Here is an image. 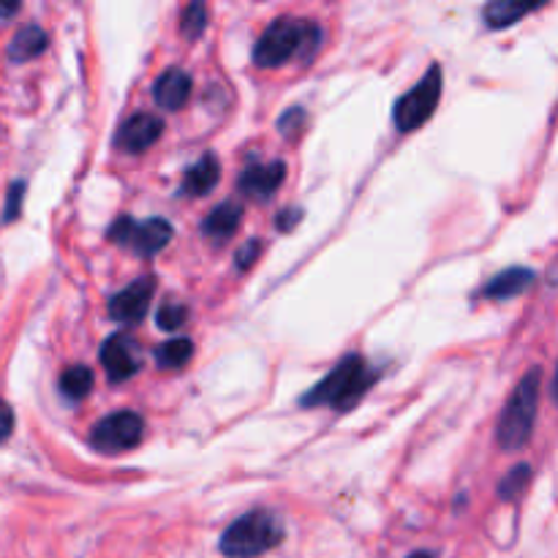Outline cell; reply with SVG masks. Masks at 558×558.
<instances>
[{
	"label": "cell",
	"instance_id": "cell-1",
	"mask_svg": "<svg viewBox=\"0 0 558 558\" xmlns=\"http://www.w3.org/2000/svg\"><path fill=\"white\" fill-rule=\"evenodd\" d=\"M322 41V31L314 22L294 20V16H278L267 25V31L262 33L259 41L254 47V63L259 69H276L283 65L287 60H292L294 54H303L311 58L316 47Z\"/></svg>",
	"mask_w": 558,
	"mask_h": 558
},
{
	"label": "cell",
	"instance_id": "cell-2",
	"mask_svg": "<svg viewBox=\"0 0 558 558\" xmlns=\"http://www.w3.org/2000/svg\"><path fill=\"white\" fill-rule=\"evenodd\" d=\"M374 379L376 374H371L365 360L360 357V354H349V357H343L319 385L311 387V390L305 392L303 407H332L338 409V412H347V409H352L354 403L368 392Z\"/></svg>",
	"mask_w": 558,
	"mask_h": 558
},
{
	"label": "cell",
	"instance_id": "cell-3",
	"mask_svg": "<svg viewBox=\"0 0 558 558\" xmlns=\"http://www.w3.org/2000/svg\"><path fill=\"white\" fill-rule=\"evenodd\" d=\"M539 385H543V374H539V368H532L512 390L510 401H507L505 412L499 417V425H496V441H499L501 450L515 452L532 439L539 409Z\"/></svg>",
	"mask_w": 558,
	"mask_h": 558
},
{
	"label": "cell",
	"instance_id": "cell-4",
	"mask_svg": "<svg viewBox=\"0 0 558 558\" xmlns=\"http://www.w3.org/2000/svg\"><path fill=\"white\" fill-rule=\"evenodd\" d=\"M283 537H287V529H283V521L276 512H245L221 534V554L227 558L265 556L276 545H281Z\"/></svg>",
	"mask_w": 558,
	"mask_h": 558
},
{
	"label": "cell",
	"instance_id": "cell-5",
	"mask_svg": "<svg viewBox=\"0 0 558 558\" xmlns=\"http://www.w3.org/2000/svg\"><path fill=\"white\" fill-rule=\"evenodd\" d=\"M441 85H445V74H441L439 65H430L428 74L407 93V96L398 98L396 104V129L409 134V131H417L434 118L436 107H439V98H441Z\"/></svg>",
	"mask_w": 558,
	"mask_h": 558
},
{
	"label": "cell",
	"instance_id": "cell-6",
	"mask_svg": "<svg viewBox=\"0 0 558 558\" xmlns=\"http://www.w3.org/2000/svg\"><path fill=\"white\" fill-rule=\"evenodd\" d=\"M109 240L120 248H131L140 256H156L158 251L167 248L172 240V227L163 218H147V221H136L131 216H120L118 221L109 227Z\"/></svg>",
	"mask_w": 558,
	"mask_h": 558
},
{
	"label": "cell",
	"instance_id": "cell-7",
	"mask_svg": "<svg viewBox=\"0 0 558 558\" xmlns=\"http://www.w3.org/2000/svg\"><path fill=\"white\" fill-rule=\"evenodd\" d=\"M145 434V420L136 412H114L109 417L98 420L90 430V447L98 452H114L134 450Z\"/></svg>",
	"mask_w": 558,
	"mask_h": 558
},
{
	"label": "cell",
	"instance_id": "cell-8",
	"mask_svg": "<svg viewBox=\"0 0 558 558\" xmlns=\"http://www.w3.org/2000/svg\"><path fill=\"white\" fill-rule=\"evenodd\" d=\"M140 343L129 332H114L101 347V365L107 371L109 381H129L140 371Z\"/></svg>",
	"mask_w": 558,
	"mask_h": 558
},
{
	"label": "cell",
	"instance_id": "cell-9",
	"mask_svg": "<svg viewBox=\"0 0 558 558\" xmlns=\"http://www.w3.org/2000/svg\"><path fill=\"white\" fill-rule=\"evenodd\" d=\"M153 294H156V278H136L131 287H125L123 292L109 300V316L114 322H123V325H136L140 319H145Z\"/></svg>",
	"mask_w": 558,
	"mask_h": 558
},
{
	"label": "cell",
	"instance_id": "cell-10",
	"mask_svg": "<svg viewBox=\"0 0 558 558\" xmlns=\"http://www.w3.org/2000/svg\"><path fill=\"white\" fill-rule=\"evenodd\" d=\"M163 134V120L158 114L150 112H140L131 114L123 125H120L118 136H114V145L120 147L123 153H145L147 147H153L158 142V136Z\"/></svg>",
	"mask_w": 558,
	"mask_h": 558
},
{
	"label": "cell",
	"instance_id": "cell-11",
	"mask_svg": "<svg viewBox=\"0 0 558 558\" xmlns=\"http://www.w3.org/2000/svg\"><path fill=\"white\" fill-rule=\"evenodd\" d=\"M287 180V163L270 161V163H254L240 174V191L251 199H270Z\"/></svg>",
	"mask_w": 558,
	"mask_h": 558
},
{
	"label": "cell",
	"instance_id": "cell-12",
	"mask_svg": "<svg viewBox=\"0 0 558 558\" xmlns=\"http://www.w3.org/2000/svg\"><path fill=\"white\" fill-rule=\"evenodd\" d=\"M240 221H243V205L234 199L221 202L216 210L207 213L205 223H202V232L213 243H227L234 232H238Z\"/></svg>",
	"mask_w": 558,
	"mask_h": 558
},
{
	"label": "cell",
	"instance_id": "cell-13",
	"mask_svg": "<svg viewBox=\"0 0 558 558\" xmlns=\"http://www.w3.org/2000/svg\"><path fill=\"white\" fill-rule=\"evenodd\" d=\"M153 98L163 109H180L191 98V76L183 69H169L153 85Z\"/></svg>",
	"mask_w": 558,
	"mask_h": 558
},
{
	"label": "cell",
	"instance_id": "cell-14",
	"mask_svg": "<svg viewBox=\"0 0 558 558\" xmlns=\"http://www.w3.org/2000/svg\"><path fill=\"white\" fill-rule=\"evenodd\" d=\"M218 178H221V163H218V158L213 153H205L194 167H189L180 191L185 196H205L216 189Z\"/></svg>",
	"mask_w": 558,
	"mask_h": 558
},
{
	"label": "cell",
	"instance_id": "cell-15",
	"mask_svg": "<svg viewBox=\"0 0 558 558\" xmlns=\"http://www.w3.org/2000/svg\"><path fill=\"white\" fill-rule=\"evenodd\" d=\"M534 283V272L529 267H510V270L499 272L496 278H490L488 287L483 289V298L490 300H510L518 298L521 292H526Z\"/></svg>",
	"mask_w": 558,
	"mask_h": 558
},
{
	"label": "cell",
	"instance_id": "cell-16",
	"mask_svg": "<svg viewBox=\"0 0 558 558\" xmlns=\"http://www.w3.org/2000/svg\"><path fill=\"white\" fill-rule=\"evenodd\" d=\"M543 3H521V0H494V3L485 5L483 16L485 25L490 31H505V27H512L515 22H521L523 16L537 11Z\"/></svg>",
	"mask_w": 558,
	"mask_h": 558
},
{
	"label": "cell",
	"instance_id": "cell-17",
	"mask_svg": "<svg viewBox=\"0 0 558 558\" xmlns=\"http://www.w3.org/2000/svg\"><path fill=\"white\" fill-rule=\"evenodd\" d=\"M49 38L38 25H25L9 44V60L11 63H27V60L38 58L47 49Z\"/></svg>",
	"mask_w": 558,
	"mask_h": 558
},
{
	"label": "cell",
	"instance_id": "cell-18",
	"mask_svg": "<svg viewBox=\"0 0 558 558\" xmlns=\"http://www.w3.org/2000/svg\"><path fill=\"white\" fill-rule=\"evenodd\" d=\"M93 381H96V376H93V371L87 365H71V368H65L60 374L58 387L65 401H82V398L90 396Z\"/></svg>",
	"mask_w": 558,
	"mask_h": 558
},
{
	"label": "cell",
	"instance_id": "cell-19",
	"mask_svg": "<svg viewBox=\"0 0 558 558\" xmlns=\"http://www.w3.org/2000/svg\"><path fill=\"white\" fill-rule=\"evenodd\" d=\"M191 357H194V343L189 338H172L156 349V363L167 371L183 368Z\"/></svg>",
	"mask_w": 558,
	"mask_h": 558
},
{
	"label": "cell",
	"instance_id": "cell-20",
	"mask_svg": "<svg viewBox=\"0 0 558 558\" xmlns=\"http://www.w3.org/2000/svg\"><path fill=\"white\" fill-rule=\"evenodd\" d=\"M532 483V466L529 463H518L515 469L507 472V477L499 483V499L501 501H515L523 490Z\"/></svg>",
	"mask_w": 558,
	"mask_h": 558
},
{
	"label": "cell",
	"instance_id": "cell-21",
	"mask_svg": "<svg viewBox=\"0 0 558 558\" xmlns=\"http://www.w3.org/2000/svg\"><path fill=\"white\" fill-rule=\"evenodd\" d=\"M207 25V9L202 3H189L183 11V20H180V31H183V36L189 38V41H194V38L202 36V31H205Z\"/></svg>",
	"mask_w": 558,
	"mask_h": 558
},
{
	"label": "cell",
	"instance_id": "cell-22",
	"mask_svg": "<svg viewBox=\"0 0 558 558\" xmlns=\"http://www.w3.org/2000/svg\"><path fill=\"white\" fill-rule=\"evenodd\" d=\"M185 319H189V308L180 303H163L156 314V325L167 332L180 330L185 325Z\"/></svg>",
	"mask_w": 558,
	"mask_h": 558
},
{
	"label": "cell",
	"instance_id": "cell-23",
	"mask_svg": "<svg viewBox=\"0 0 558 558\" xmlns=\"http://www.w3.org/2000/svg\"><path fill=\"white\" fill-rule=\"evenodd\" d=\"M22 199H25V183H22V180H16V183L9 185V194H5V210H3L5 223H11L20 218Z\"/></svg>",
	"mask_w": 558,
	"mask_h": 558
},
{
	"label": "cell",
	"instance_id": "cell-24",
	"mask_svg": "<svg viewBox=\"0 0 558 558\" xmlns=\"http://www.w3.org/2000/svg\"><path fill=\"white\" fill-rule=\"evenodd\" d=\"M259 254H262L259 240H248V243H243L238 248V256H234V262H238L240 270H248L254 262H259Z\"/></svg>",
	"mask_w": 558,
	"mask_h": 558
},
{
	"label": "cell",
	"instance_id": "cell-25",
	"mask_svg": "<svg viewBox=\"0 0 558 558\" xmlns=\"http://www.w3.org/2000/svg\"><path fill=\"white\" fill-rule=\"evenodd\" d=\"M303 120H305L303 109L292 107L287 114H283L281 120H278V131H281V134H287V136H294L300 131V125H303Z\"/></svg>",
	"mask_w": 558,
	"mask_h": 558
},
{
	"label": "cell",
	"instance_id": "cell-26",
	"mask_svg": "<svg viewBox=\"0 0 558 558\" xmlns=\"http://www.w3.org/2000/svg\"><path fill=\"white\" fill-rule=\"evenodd\" d=\"M300 218H303V210H300V207H289V210L278 213V229H281V232H292V229L298 227Z\"/></svg>",
	"mask_w": 558,
	"mask_h": 558
},
{
	"label": "cell",
	"instance_id": "cell-27",
	"mask_svg": "<svg viewBox=\"0 0 558 558\" xmlns=\"http://www.w3.org/2000/svg\"><path fill=\"white\" fill-rule=\"evenodd\" d=\"M14 430V412L5 401H0V441H5Z\"/></svg>",
	"mask_w": 558,
	"mask_h": 558
},
{
	"label": "cell",
	"instance_id": "cell-28",
	"mask_svg": "<svg viewBox=\"0 0 558 558\" xmlns=\"http://www.w3.org/2000/svg\"><path fill=\"white\" fill-rule=\"evenodd\" d=\"M20 11V3H0V20H9Z\"/></svg>",
	"mask_w": 558,
	"mask_h": 558
},
{
	"label": "cell",
	"instance_id": "cell-29",
	"mask_svg": "<svg viewBox=\"0 0 558 558\" xmlns=\"http://www.w3.org/2000/svg\"><path fill=\"white\" fill-rule=\"evenodd\" d=\"M554 401L558 407V365H556V376H554Z\"/></svg>",
	"mask_w": 558,
	"mask_h": 558
},
{
	"label": "cell",
	"instance_id": "cell-30",
	"mask_svg": "<svg viewBox=\"0 0 558 558\" xmlns=\"http://www.w3.org/2000/svg\"><path fill=\"white\" fill-rule=\"evenodd\" d=\"M409 558H434V554H428V550H417V554H412Z\"/></svg>",
	"mask_w": 558,
	"mask_h": 558
}]
</instances>
